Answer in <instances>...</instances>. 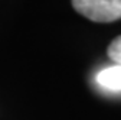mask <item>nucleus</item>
Listing matches in <instances>:
<instances>
[{
  "label": "nucleus",
  "mask_w": 121,
  "mask_h": 120,
  "mask_svg": "<svg viewBox=\"0 0 121 120\" xmlns=\"http://www.w3.org/2000/svg\"><path fill=\"white\" fill-rule=\"evenodd\" d=\"M97 83L110 91H121V65H112L98 72Z\"/></svg>",
  "instance_id": "2"
},
{
  "label": "nucleus",
  "mask_w": 121,
  "mask_h": 120,
  "mask_svg": "<svg viewBox=\"0 0 121 120\" xmlns=\"http://www.w3.org/2000/svg\"><path fill=\"white\" fill-rule=\"evenodd\" d=\"M72 6L92 22L108 23L121 19V0H72Z\"/></svg>",
  "instance_id": "1"
},
{
  "label": "nucleus",
  "mask_w": 121,
  "mask_h": 120,
  "mask_svg": "<svg viewBox=\"0 0 121 120\" xmlns=\"http://www.w3.org/2000/svg\"><path fill=\"white\" fill-rule=\"evenodd\" d=\"M108 56L115 65H121V35L117 36L108 46Z\"/></svg>",
  "instance_id": "3"
}]
</instances>
